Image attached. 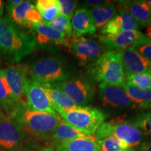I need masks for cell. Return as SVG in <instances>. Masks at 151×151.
<instances>
[{"label":"cell","instance_id":"74e56055","mask_svg":"<svg viewBox=\"0 0 151 151\" xmlns=\"http://www.w3.org/2000/svg\"><path fill=\"white\" fill-rule=\"evenodd\" d=\"M38 151H54L52 148H42Z\"/></svg>","mask_w":151,"mask_h":151},{"label":"cell","instance_id":"836d02e7","mask_svg":"<svg viewBox=\"0 0 151 151\" xmlns=\"http://www.w3.org/2000/svg\"><path fill=\"white\" fill-rule=\"evenodd\" d=\"M138 151H151V139H147L138 148Z\"/></svg>","mask_w":151,"mask_h":151},{"label":"cell","instance_id":"ab89813d","mask_svg":"<svg viewBox=\"0 0 151 151\" xmlns=\"http://www.w3.org/2000/svg\"><path fill=\"white\" fill-rule=\"evenodd\" d=\"M147 3H148V4L150 6V7L151 8V0H147Z\"/></svg>","mask_w":151,"mask_h":151},{"label":"cell","instance_id":"f35d334b","mask_svg":"<svg viewBox=\"0 0 151 151\" xmlns=\"http://www.w3.org/2000/svg\"><path fill=\"white\" fill-rule=\"evenodd\" d=\"M4 116H5V114L3 113V111L0 109V118H1V117H3Z\"/></svg>","mask_w":151,"mask_h":151},{"label":"cell","instance_id":"4dcf8cb0","mask_svg":"<svg viewBox=\"0 0 151 151\" xmlns=\"http://www.w3.org/2000/svg\"><path fill=\"white\" fill-rule=\"evenodd\" d=\"M100 151H120L124 150L123 146L118 139L109 137L102 140L97 141Z\"/></svg>","mask_w":151,"mask_h":151},{"label":"cell","instance_id":"52a82bcc","mask_svg":"<svg viewBox=\"0 0 151 151\" xmlns=\"http://www.w3.org/2000/svg\"><path fill=\"white\" fill-rule=\"evenodd\" d=\"M28 137L13 117L0 118V151H25Z\"/></svg>","mask_w":151,"mask_h":151},{"label":"cell","instance_id":"83f0119b","mask_svg":"<svg viewBox=\"0 0 151 151\" xmlns=\"http://www.w3.org/2000/svg\"><path fill=\"white\" fill-rule=\"evenodd\" d=\"M125 83L143 90H151V77L148 72L126 76Z\"/></svg>","mask_w":151,"mask_h":151},{"label":"cell","instance_id":"5bb4252c","mask_svg":"<svg viewBox=\"0 0 151 151\" xmlns=\"http://www.w3.org/2000/svg\"><path fill=\"white\" fill-rule=\"evenodd\" d=\"M32 29L35 32L36 42L40 45H55L70 48L71 40L65 34L59 32L48 26L40 23L34 24Z\"/></svg>","mask_w":151,"mask_h":151},{"label":"cell","instance_id":"44dd1931","mask_svg":"<svg viewBox=\"0 0 151 151\" xmlns=\"http://www.w3.org/2000/svg\"><path fill=\"white\" fill-rule=\"evenodd\" d=\"M41 85L46 91L55 111L72 110V109H78L80 107L76 104L65 94H64L62 91L57 89L50 84Z\"/></svg>","mask_w":151,"mask_h":151},{"label":"cell","instance_id":"ffe728a7","mask_svg":"<svg viewBox=\"0 0 151 151\" xmlns=\"http://www.w3.org/2000/svg\"><path fill=\"white\" fill-rule=\"evenodd\" d=\"M56 151H100L97 141L94 137L78 138L55 145Z\"/></svg>","mask_w":151,"mask_h":151},{"label":"cell","instance_id":"f546056e","mask_svg":"<svg viewBox=\"0 0 151 151\" xmlns=\"http://www.w3.org/2000/svg\"><path fill=\"white\" fill-rule=\"evenodd\" d=\"M60 14L71 20L78 5V1L73 0H57Z\"/></svg>","mask_w":151,"mask_h":151},{"label":"cell","instance_id":"cb8c5ba5","mask_svg":"<svg viewBox=\"0 0 151 151\" xmlns=\"http://www.w3.org/2000/svg\"><path fill=\"white\" fill-rule=\"evenodd\" d=\"M88 137L89 136L81 133L61 120L57 127L52 132L49 139L55 143V145L57 143L63 142V141Z\"/></svg>","mask_w":151,"mask_h":151},{"label":"cell","instance_id":"8992f818","mask_svg":"<svg viewBox=\"0 0 151 151\" xmlns=\"http://www.w3.org/2000/svg\"><path fill=\"white\" fill-rule=\"evenodd\" d=\"M63 121L81 133L91 137L99 126L104 122L102 111L89 106H80L69 111H57Z\"/></svg>","mask_w":151,"mask_h":151},{"label":"cell","instance_id":"277c9868","mask_svg":"<svg viewBox=\"0 0 151 151\" xmlns=\"http://www.w3.org/2000/svg\"><path fill=\"white\" fill-rule=\"evenodd\" d=\"M91 65V74L99 83L122 86L125 83L122 50L106 51Z\"/></svg>","mask_w":151,"mask_h":151},{"label":"cell","instance_id":"d6986e66","mask_svg":"<svg viewBox=\"0 0 151 151\" xmlns=\"http://www.w3.org/2000/svg\"><path fill=\"white\" fill-rule=\"evenodd\" d=\"M22 106L23 104L13 94L6 78L4 71L0 69V109L6 116H12Z\"/></svg>","mask_w":151,"mask_h":151},{"label":"cell","instance_id":"7a4b0ae2","mask_svg":"<svg viewBox=\"0 0 151 151\" xmlns=\"http://www.w3.org/2000/svg\"><path fill=\"white\" fill-rule=\"evenodd\" d=\"M20 124L27 137L39 140L49 139L61 118L58 114L30 110L27 106H22L12 116Z\"/></svg>","mask_w":151,"mask_h":151},{"label":"cell","instance_id":"4fadbf2b","mask_svg":"<svg viewBox=\"0 0 151 151\" xmlns=\"http://www.w3.org/2000/svg\"><path fill=\"white\" fill-rule=\"evenodd\" d=\"M99 97L104 106L113 108L135 107L121 86L99 83Z\"/></svg>","mask_w":151,"mask_h":151},{"label":"cell","instance_id":"8fae6325","mask_svg":"<svg viewBox=\"0 0 151 151\" xmlns=\"http://www.w3.org/2000/svg\"><path fill=\"white\" fill-rule=\"evenodd\" d=\"M25 99L26 105L30 110L58 114L42 86L30 77L25 88Z\"/></svg>","mask_w":151,"mask_h":151},{"label":"cell","instance_id":"3957f363","mask_svg":"<svg viewBox=\"0 0 151 151\" xmlns=\"http://www.w3.org/2000/svg\"><path fill=\"white\" fill-rule=\"evenodd\" d=\"M29 77L41 84H53L69 79L72 69L69 64L59 57L41 58L29 67Z\"/></svg>","mask_w":151,"mask_h":151},{"label":"cell","instance_id":"ac0fdd59","mask_svg":"<svg viewBox=\"0 0 151 151\" xmlns=\"http://www.w3.org/2000/svg\"><path fill=\"white\" fill-rule=\"evenodd\" d=\"M71 20V27L73 30V38L92 35L97 30L89 9H78L74 13Z\"/></svg>","mask_w":151,"mask_h":151},{"label":"cell","instance_id":"9a60e30c","mask_svg":"<svg viewBox=\"0 0 151 151\" xmlns=\"http://www.w3.org/2000/svg\"><path fill=\"white\" fill-rule=\"evenodd\" d=\"M139 25L132 16L125 11L120 9L110 21L101 28V35H116L127 31H134L139 29Z\"/></svg>","mask_w":151,"mask_h":151},{"label":"cell","instance_id":"7bdbcfd3","mask_svg":"<svg viewBox=\"0 0 151 151\" xmlns=\"http://www.w3.org/2000/svg\"><path fill=\"white\" fill-rule=\"evenodd\" d=\"M120 151H127V150H120Z\"/></svg>","mask_w":151,"mask_h":151},{"label":"cell","instance_id":"d590c367","mask_svg":"<svg viewBox=\"0 0 151 151\" xmlns=\"http://www.w3.org/2000/svg\"><path fill=\"white\" fill-rule=\"evenodd\" d=\"M4 10V2L1 0H0V18L2 16Z\"/></svg>","mask_w":151,"mask_h":151},{"label":"cell","instance_id":"d4e9b609","mask_svg":"<svg viewBox=\"0 0 151 151\" xmlns=\"http://www.w3.org/2000/svg\"><path fill=\"white\" fill-rule=\"evenodd\" d=\"M34 4L30 1H23L18 6L15 7H9L6 6L8 18L10 21L18 27H28L26 18L28 11Z\"/></svg>","mask_w":151,"mask_h":151},{"label":"cell","instance_id":"e575fe53","mask_svg":"<svg viewBox=\"0 0 151 151\" xmlns=\"http://www.w3.org/2000/svg\"><path fill=\"white\" fill-rule=\"evenodd\" d=\"M22 0H9L7 1V6L9 7H15L20 4L22 2Z\"/></svg>","mask_w":151,"mask_h":151},{"label":"cell","instance_id":"8d00e7d4","mask_svg":"<svg viewBox=\"0 0 151 151\" xmlns=\"http://www.w3.org/2000/svg\"><path fill=\"white\" fill-rule=\"evenodd\" d=\"M145 35L151 40V25L149 26V27H147L146 29V35Z\"/></svg>","mask_w":151,"mask_h":151},{"label":"cell","instance_id":"9c48e42d","mask_svg":"<svg viewBox=\"0 0 151 151\" xmlns=\"http://www.w3.org/2000/svg\"><path fill=\"white\" fill-rule=\"evenodd\" d=\"M104 48L109 50H122L140 43L151 41L139 30L123 32L116 35H100L98 37Z\"/></svg>","mask_w":151,"mask_h":151},{"label":"cell","instance_id":"ba28073f","mask_svg":"<svg viewBox=\"0 0 151 151\" xmlns=\"http://www.w3.org/2000/svg\"><path fill=\"white\" fill-rule=\"evenodd\" d=\"M64 94L79 106H86L94 97L93 84L85 78H73L50 84Z\"/></svg>","mask_w":151,"mask_h":151},{"label":"cell","instance_id":"b9f144b4","mask_svg":"<svg viewBox=\"0 0 151 151\" xmlns=\"http://www.w3.org/2000/svg\"><path fill=\"white\" fill-rule=\"evenodd\" d=\"M127 151H138L137 149H136V150H127Z\"/></svg>","mask_w":151,"mask_h":151},{"label":"cell","instance_id":"f1b7e54d","mask_svg":"<svg viewBox=\"0 0 151 151\" xmlns=\"http://www.w3.org/2000/svg\"><path fill=\"white\" fill-rule=\"evenodd\" d=\"M132 123L142 132L145 139H151V111L141 113Z\"/></svg>","mask_w":151,"mask_h":151},{"label":"cell","instance_id":"2e32d148","mask_svg":"<svg viewBox=\"0 0 151 151\" xmlns=\"http://www.w3.org/2000/svg\"><path fill=\"white\" fill-rule=\"evenodd\" d=\"M122 65L126 76L147 72L151 67V62L141 55L132 47L122 50Z\"/></svg>","mask_w":151,"mask_h":151},{"label":"cell","instance_id":"d6a6232c","mask_svg":"<svg viewBox=\"0 0 151 151\" xmlns=\"http://www.w3.org/2000/svg\"><path fill=\"white\" fill-rule=\"evenodd\" d=\"M108 1H101V0H99V1H90V0H87V1H83V5H84L85 6H88V8L90 9H93L95 8V7H98L99 6H101L104 4L107 3Z\"/></svg>","mask_w":151,"mask_h":151},{"label":"cell","instance_id":"60d3db41","mask_svg":"<svg viewBox=\"0 0 151 151\" xmlns=\"http://www.w3.org/2000/svg\"><path fill=\"white\" fill-rule=\"evenodd\" d=\"M147 72L148 73V74L150 75V76L151 77V67L150 68V69H149V70H148V71H147Z\"/></svg>","mask_w":151,"mask_h":151},{"label":"cell","instance_id":"1f68e13d","mask_svg":"<svg viewBox=\"0 0 151 151\" xmlns=\"http://www.w3.org/2000/svg\"><path fill=\"white\" fill-rule=\"evenodd\" d=\"M132 48H134L143 58L151 62V41L140 43Z\"/></svg>","mask_w":151,"mask_h":151},{"label":"cell","instance_id":"5b68a950","mask_svg":"<svg viewBox=\"0 0 151 151\" xmlns=\"http://www.w3.org/2000/svg\"><path fill=\"white\" fill-rule=\"evenodd\" d=\"M113 137L120 141L124 150H136L145 141V137L140 130L131 122L124 120H111L104 122L94 134L97 141Z\"/></svg>","mask_w":151,"mask_h":151},{"label":"cell","instance_id":"4316f807","mask_svg":"<svg viewBox=\"0 0 151 151\" xmlns=\"http://www.w3.org/2000/svg\"><path fill=\"white\" fill-rule=\"evenodd\" d=\"M43 24L59 32L63 33L68 38H73V29L70 20L61 14H59L50 22L42 21Z\"/></svg>","mask_w":151,"mask_h":151},{"label":"cell","instance_id":"6da1fadb","mask_svg":"<svg viewBox=\"0 0 151 151\" xmlns=\"http://www.w3.org/2000/svg\"><path fill=\"white\" fill-rule=\"evenodd\" d=\"M36 45L34 34L22 31L7 18H0V58L18 64L33 52Z\"/></svg>","mask_w":151,"mask_h":151},{"label":"cell","instance_id":"e0dca14e","mask_svg":"<svg viewBox=\"0 0 151 151\" xmlns=\"http://www.w3.org/2000/svg\"><path fill=\"white\" fill-rule=\"evenodd\" d=\"M120 9L125 11L134 18L139 27L151 25V8L146 1H118Z\"/></svg>","mask_w":151,"mask_h":151},{"label":"cell","instance_id":"7402d4cb","mask_svg":"<svg viewBox=\"0 0 151 151\" xmlns=\"http://www.w3.org/2000/svg\"><path fill=\"white\" fill-rule=\"evenodd\" d=\"M117 6L114 3L108 1L104 4L90 9V14L97 29L102 28L106 24L116 16Z\"/></svg>","mask_w":151,"mask_h":151},{"label":"cell","instance_id":"484cf974","mask_svg":"<svg viewBox=\"0 0 151 151\" xmlns=\"http://www.w3.org/2000/svg\"><path fill=\"white\" fill-rule=\"evenodd\" d=\"M35 6L40 13L42 21H52L60 14L57 0H38Z\"/></svg>","mask_w":151,"mask_h":151},{"label":"cell","instance_id":"7c38bea8","mask_svg":"<svg viewBox=\"0 0 151 151\" xmlns=\"http://www.w3.org/2000/svg\"><path fill=\"white\" fill-rule=\"evenodd\" d=\"M6 78L16 99L26 105L25 88L29 74V68L22 64H13L4 69Z\"/></svg>","mask_w":151,"mask_h":151},{"label":"cell","instance_id":"30bf717a","mask_svg":"<svg viewBox=\"0 0 151 151\" xmlns=\"http://www.w3.org/2000/svg\"><path fill=\"white\" fill-rule=\"evenodd\" d=\"M70 48L81 65L92 64L104 52L99 41L83 37L73 38Z\"/></svg>","mask_w":151,"mask_h":151},{"label":"cell","instance_id":"603a6c76","mask_svg":"<svg viewBox=\"0 0 151 151\" xmlns=\"http://www.w3.org/2000/svg\"><path fill=\"white\" fill-rule=\"evenodd\" d=\"M135 107L142 109H151V90H143L125 83L121 86Z\"/></svg>","mask_w":151,"mask_h":151}]
</instances>
